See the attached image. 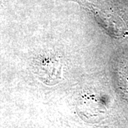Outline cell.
I'll use <instances>...</instances> for the list:
<instances>
[{
	"instance_id": "obj_1",
	"label": "cell",
	"mask_w": 128,
	"mask_h": 128,
	"mask_svg": "<svg viewBox=\"0 0 128 128\" xmlns=\"http://www.w3.org/2000/svg\"><path fill=\"white\" fill-rule=\"evenodd\" d=\"M36 73L41 80L47 86H55L62 80V64L59 57L54 55L41 56L34 64Z\"/></svg>"
}]
</instances>
